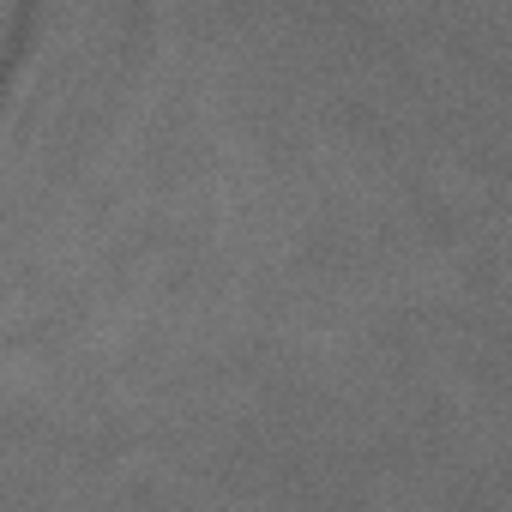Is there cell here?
Returning a JSON list of instances; mask_svg holds the SVG:
<instances>
[{
  "label": "cell",
  "mask_w": 512,
  "mask_h": 512,
  "mask_svg": "<svg viewBox=\"0 0 512 512\" xmlns=\"http://www.w3.org/2000/svg\"><path fill=\"white\" fill-rule=\"evenodd\" d=\"M37 7H43V0H0V103H7L13 73H19V61H25L31 25H37Z\"/></svg>",
  "instance_id": "cell-1"
}]
</instances>
